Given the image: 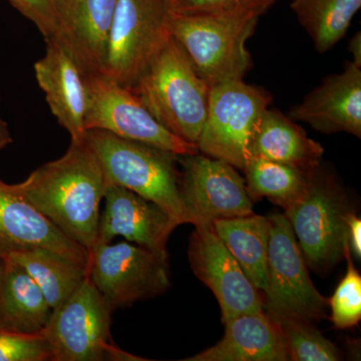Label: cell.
<instances>
[{"instance_id":"obj_28","label":"cell","mask_w":361,"mask_h":361,"mask_svg":"<svg viewBox=\"0 0 361 361\" xmlns=\"http://www.w3.org/2000/svg\"><path fill=\"white\" fill-rule=\"evenodd\" d=\"M23 16L37 25L45 42H59L65 30L71 0H8Z\"/></svg>"},{"instance_id":"obj_3","label":"cell","mask_w":361,"mask_h":361,"mask_svg":"<svg viewBox=\"0 0 361 361\" xmlns=\"http://www.w3.org/2000/svg\"><path fill=\"white\" fill-rule=\"evenodd\" d=\"M210 89L172 37L130 87L161 125L195 145L205 123Z\"/></svg>"},{"instance_id":"obj_29","label":"cell","mask_w":361,"mask_h":361,"mask_svg":"<svg viewBox=\"0 0 361 361\" xmlns=\"http://www.w3.org/2000/svg\"><path fill=\"white\" fill-rule=\"evenodd\" d=\"M51 360L44 332L20 334L0 327V361Z\"/></svg>"},{"instance_id":"obj_30","label":"cell","mask_w":361,"mask_h":361,"mask_svg":"<svg viewBox=\"0 0 361 361\" xmlns=\"http://www.w3.org/2000/svg\"><path fill=\"white\" fill-rule=\"evenodd\" d=\"M277 0H170L173 13L197 16L251 11L263 16Z\"/></svg>"},{"instance_id":"obj_11","label":"cell","mask_w":361,"mask_h":361,"mask_svg":"<svg viewBox=\"0 0 361 361\" xmlns=\"http://www.w3.org/2000/svg\"><path fill=\"white\" fill-rule=\"evenodd\" d=\"M85 80V130H106L123 139L149 145L177 156L199 153L197 145L180 139L161 125L129 87L103 73H89Z\"/></svg>"},{"instance_id":"obj_27","label":"cell","mask_w":361,"mask_h":361,"mask_svg":"<svg viewBox=\"0 0 361 361\" xmlns=\"http://www.w3.org/2000/svg\"><path fill=\"white\" fill-rule=\"evenodd\" d=\"M344 258L348 261V270L329 301L330 318L339 329L355 327L361 319V277L351 260L349 246L346 247Z\"/></svg>"},{"instance_id":"obj_8","label":"cell","mask_w":361,"mask_h":361,"mask_svg":"<svg viewBox=\"0 0 361 361\" xmlns=\"http://www.w3.org/2000/svg\"><path fill=\"white\" fill-rule=\"evenodd\" d=\"M266 313L276 322L286 318L314 320L326 317L329 301L316 289L290 223L284 214L268 216Z\"/></svg>"},{"instance_id":"obj_21","label":"cell","mask_w":361,"mask_h":361,"mask_svg":"<svg viewBox=\"0 0 361 361\" xmlns=\"http://www.w3.org/2000/svg\"><path fill=\"white\" fill-rule=\"evenodd\" d=\"M51 308L35 280L9 259L0 260V327L37 334L47 326Z\"/></svg>"},{"instance_id":"obj_2","label":"cell","mask_w":361,"mask_h":361,"mask_svg":"<svg viewBox=\"0 0 361 361\" xmlns=\"http://www.w3.org/2000/svg\"><path fill=\"white\" fill-rule=\"evenodd\" d=\"M261 14L251 11L187 16L171 13L169 32L199 77L213 85L244 80L252 58L246 44Z\"/></svg>"},{"instance_id":"obj_33","label":"cell","mask_w":361,"mask_h":361,"mask_svg":"<svg viewBox=\"0 0 361 361\" xmlns=\"http://www.w3.org/2000/svg\"><path fill=\"white\" fill-rule=\"evenodd\" d=\"M13 142L11 130L6 121L0 116V152Z\"/></svg>"},{"instance_id":"obj_32","label":"cell","mask_w":361,"mask_h":361,"mask_svg":"<svg viewBox=\"0 0 361 361\" xmlns=\"http://www.w3.org/2000/svg\"><path fill=\"white\" fill-rule=\"evenodd\" d=\"M348 51L353 54V63L356 66H361V33H355L353 37L349 39L348 47Z\"/></svg>"},{"instance_id":"obj_15","label":"cell","mask_w":361,"mask_h":361,"mask_svg":"<svg viewBox=\"0 0 361 361\" xmlns=\"http://www.w3.org/2000/svg\"><path fill=\"white\" fill-rule=\"evenodd\" d=\"M44 248L87 267L89 251L70 238L16 189L0 179V259L23 249Z\"/></svg>"},{"instance_id":"obj_10","label":"cell","mask_w":361,"mask_h":361,"mask_svg":"<svg viewBox=\"0 0 361 361\" xmlns=\"http://www.w3.org/2000/svg\"><path fill=\"white\" fill-rule=\"evenodd\" d=\"M87 276L115 311L170 288L168 257L129 241L89 250Z\"/></svg>"},{"instance_id":"obj_25","label":"cell","mask_w":361,"mask_h":361,"mask_svg":"<svg viewBox=\"0 0 361 361\" xmlns=\"http://www.w3.org/2000/svg\"><path fill=\"white\" fill-rule=\"evenodd\" d=\"M243 171L251 199L266 197L283 210L304 193L311 172L253 156Z\"/></svg>"},{"instance_id":"obj_1","label":"cell","mask_w":361,"mask_h":361,"mask_svg":"<svg viewBox=\"0 0 361 361\" xmlns=\"http://www.w3.org/2000/svg\"><path fill=\"white\" fill-rule=\"evenodd\" d=\"M110 182L85 142L40 166L16 189L45 217L87 251L97 243L101 203Z\"/></svg>"},{"instance_id":"obj_19","label":"cell","mask_w":361,"mask_h":361,"mask_svg":"<svg viewBox=\"0 0 361 361\" xmlns=\"http://www.w3.org/2000/svg\"><path fill=\"white\" fill-rule=\"evenodd\" d=\"M116 6V0H71L65 30L58 42L85 75L103 73Z\"/></svg>"},{"instance_id":"obj_26","label":"cell","mask_w":361,"mask_h":361,"mask_svg":"<svg viewBox=\"0 0 361 361\" xmlns=\"http://www.w3.org/2000/svg\"><path fill=\"white\" fill-rule=\"evenodd\" d=\"M288 360L293 361H337L342 360L336 344L323 336L310 320L286 318L280 320Z\"/></svg>"},{"instance_id":"obj_6","label":"cell","mask_w":361,"mask_h":361,"mask_svg":"<svg viewBox=\"0 0 361 361\" xmlns=\"http://www.w3.org/2000/svg\"><path fill=\"white\" fill-rule=\"evenodd\" d=\"M114 310L85 277L75 293L51 311L42 330L51 361H142L116 345L111 338Z\"/></svg>"},{"instance_id":"obj_20","label":"cell","mask_w":361,"mask_h":361,"mask_svg":"<svg viewBox=\"0 0 361 361\" xmlns=\"http://www.w3.org/2000/svg\"><path fill=\"white\" fill-rule=\"evenodd\" d=\"M250 156L286 164L310 172L322 164L324 149L295 121L268 108L259 118L250 142Z\"/></svg>"},{"instance_id":"obj_9","label":"cell","mask_w":361,"mask_h":361,"mask_svg":"<svg viewBox=\"0 0 361 361\" xmlns=\"http://www.w3.org/2000/svg\"><path fill=\"white\" fill-rule=\"evenodd\" d=\"M271 102L267 90L243 80L211 87L199 152L243 171L252 135Z\"/></svg>"},{"instance_id":"obj_14","label":"cell","mask_w":361,"mask_h":361,"mask_svg":"<svg viewBox=\"0 0 361 361\" xmlns=\"http://www.w3.org/2000/svg\"><path fill=\"white\" fill-rule=\"evenodd\" d=\"M104 199L96 245L110 243L116 237L122 236L168 257V240L180 225L163 208L114 184L109 185Z\"/></svg>"},{"instance_id":"obj_16","label":"cell","mask_w":361,"mask_h":361,"mask_svg":"<svg viewBox=\"0 0 361 361\" xmlns=\"http://www.w3.org/2000/svg\"><path fill=\"white\" fill-rule=\"evenodd\" d=\"M288 116L322 134L346 133L360 139L361 66L349 61L341 73L324 78Z\"/></svg>"},{"instance_id":"obj_31","label":"cell","mask_w":361,"mask_h":361,"mask_svg":"<svg viewBox=\"0 0 361 361\" xmlns=\"http://www.w3.org/2000/svg\"><path fill=\"white\" fill-rule=\"evenodd\" d=\"M348 224V237L350 252L355 254V257L360 260L361 257V220L355 212L350 211L346 216Z\"/></svg>"},{"instance_id":"obj_5","label":"cell","mask_w":361,"mask_h":361,"mask_svg":"<svg viewBox=\"0 0 361 361\" xmlns=\"http://www.w3.org/2000/svg\"><path fill=\"white\" fill-rule=\"evenodd\" d=\"M348 198L334 175L322 168L311 171L304 193L284 209L306 263L325 272L344 258L349 246Z\"/></svg>"},{"instance_id":"obj_17","label":"cell","mask_w":361,"mask_h":361,"mask_svg":"<svg viewBox=\"0 0 361 361\" xmlns=\"http://www.w3.org/2000/svg\"><path fill=\"white\" fill-rule=\"evenodd\" d=\"M35 78L52 115L68 130L71 141L85 137L87 111L85 73L70 52L56 40H47V51L35 65Z\"/></svg>"},{"instance_id":"obj_18","label":"cell","mask_w":361,"mask_h":361,"mask_svg":"<svg viewBox=\"0 0 361 361\" xmlns=\"http://www.w3.org/2000/svg\"><path fill=\"white\" fill-rule=\"evenodd\" d=\"M223 338L185 361H286V344L279 323L264 310L225 323Z\"/></svg>"},{"instance_id":"obj_22","label":"cell","mask_w":361,"mask_h":361,"mask_svg":"<svg viewBox=\"0 0 361 361\" xmlns=\"http://www.w3.org/2000/svg\"><path fill=\"white\" fill-rule=\"evenodd\" d=\"M213 227L251 283L264 293L270 234L268 218L253 213L214 221Z\"/></svg>"},{"instance_id":"obj_4","label":"cell","mask_w":361,"mask_h":361,"mask_svg":"<svg viewBox=\"0 0 361 361\" xmlns=\"http://www.w3.org/2000/svg\"><path fill=\"white\" fill-rule=\"evenodd\" d=\"M85 140L99 159L110 184L126 188L163 208L179 225L189 223L180 194L179 157L103 130Z\"/></svg>"},{"instance_id":"obj_24","label":"cell","mask_w":361,"mask_h":361,"mask_svg":"<svg viewBox=\"0 0 361 361\" xmlns=\"http://www.w3.org/2000/svg\"><path fill=\"white\" fill-rule=\"evenodd\" d=\"M361 0H292L291 9L312 39L316 51L325 54L348 33Z\"/></svg>"},{"instance_id":"obj_7","label":"cell","mask_w":361,"mask_h":361,"mask_svg":"<svg viewBox=\"0 0 361 361\" xmlns=\"http://www.w3.org/2000/svg\"><path fill=\"white\" fill-rule=\"evenodd\" d=\"M171 13L170 0H116L102 73L134 87L171 37Z\"/></svg>"},{"instance_id":"obj_13","label":"cell","mask_w":361,"mask_h":361,"mask_svg":"<svg viewBox=\"0 0 361 361\" xmlns=\"http://www.w3.org/2000/svg\"><path fill=\"white\" fill-rule=\"evenodd\" d=\"M188 257L195 275L217 299L223 324L240 315L264 310V296L251 283L213 224L195 226Z\"/></svg>"},{"instance_id":"obj_23","label":"cell","mask_w":361,"mask_h":361,"mask_svg":"<svg viewBox=\"0 0 361 361\" xmlns=\"http://www.w3.org/2000/svg\"><path fill=\"white\" fill-rule=\"evenodd\" d=\"M4 258L13 261L27 272L44 293L51 310L68 300L87 277V267L47 249H23Z\"/></svg>"},{"instance_id":"obj_12","label":"cell","mask_w":361,"mask_h":361,"mask_svg":"<svg viewBox=\"0 0 361 361\" xmlns=\"http://www.w3.org/2000/svg\"><path fill=\"white\" fill-rule=\"evenodd\" d=\"M180 194L189 224L212 225L214 221L253 214V201L236 168L199 153L180 156Z\"/></svg>"}]
</instances>
